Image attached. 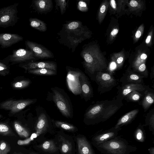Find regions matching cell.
I'll use <instances>...</instances> for the list:
<instances>
[{
  "label": "cell",
  "instance_id": "obj_1",
  "mask_svg": "<svg viewBox=\"0 0 154 154\" xmlns=\"http://www.w3.org/2000/svg\"><path fill=\"white\" fill-rule=\"evenodd\" d=\"M123 105L122 100L116 97L110 100L97 101L87 110L85 118L94 124L104 122L113 116Z\"/></svg>",
  "mask_w": 154,
  "mask_h": 154
},
{
  "label": "cell",
  "instance_id": "obj_2",
  "mask_svg": "<svg viewBox=\"0 0 154 154\" xmlns=\"http://www.w3.org/2000/svg\"><path fill=\"white\" fill-rule=\"evenodd\" d=\"M85 32L82 23L78 21L69 22L63 25L62 29L58 33L59 41L74 51L79 44L85 38Z\"/></svg>",
  "mask_w": 154,
  "mask_h": 154
},
{
  "label": "cell",
  "instance_id": "obj_3",
  "mask_svg": "<svg viewBox=\"0 0 154 154\" xmlns=\"http://www.w3.org/2000/svg\"><path fill=\"white\" fill-rule=\"evenodd\" d=\"M100 151L106 154H129L136 148L130 145L125 139L117 136L96 146Z\"/></svg>",
  "mask_w": 154,
  "mask_h": 154
},
{
  "label": "cell",
  "instance_id": "obj_4",
  "mask_svg": "<svg viewBox=\"0 0 154 154\" xmlns=\"http://www.w3.org/2000/svg\"><path fill=\"white\" fill-rule=\"evenodd\" d=\"M81 55L84 60V65L90 73L96 74L101 72L105 69L106 65L104 61L97 60L94 57L93 51L90 48H86L81 52Z\"/></svg>",
  "mask_w": 154,
  "mask_h": 154
},
{
  "label": "cell",
  "instance_id": "obj_5",
  "mask_svg": "<svg viewBox=\"0 0 154 154\" xmlns=\"http://www.w3.org/2000/svg\"><path fill=\"white\" fill-rule=\"evenodd\" d=\"M18 3L0 9V27L4 28L14 26L19 18L17 16Z\"/></svg>",
  "mask_w": 154,
  "mask_h": 154
},
{
  "label": "cell",
  "instance_id": "obj_6",
  "mask_svg": "<svg viewBox=\"0 0 154 154\" xmlns=\"http://www.w3.org/2000/svg\"><path fill=\"white\" fill-rule=\"evenodd\" d=\"M94 80L98 85V91L100 94L110 90L118 84V81L109 73L100 72L97 73Z\"/></svg>",
  "mask_w": 154,
  "mask_h": 154
},
{
  "label": "cell",
  "instance_id": "obj_7",
  "mask_svg": "<svg viewBox=\"0 0 154 154\" xmlns=\"http://www.w3.org/2000/svg\"><path fill=\"white\" fill-rule=\"evenodd\" d=\"M53 91L54 101L60 111L66 117H71V107L68 100L59 90L54 89Z\"/></svg>",
  "mask_w": 154,
  "mask_h": 154
},
{
  "label": "cell",
  "instance_id": "obj_8",
  "mask_svg": "<svg viewBox=\"0 0 154 154\" xmlns=\"http://www.w3.org/2000/svg\"><path fill=\"white\" fill-rule=\"evenodd\" d=\"M35 58L31 50L20 48L13 50L12 54L8 55L4 60L12 63H18L35 59Z\"/></svg>",
  "mask_w": 154,
  "mask_h": 154
},
{
  "label": "cell",
  "instance_id": "obj_9",
  "mask_svg": "<svg viewBox=\"0 0 154 154\" xmlns=\"http://www.w3.org/2000/svg\"><path fill=\"white\" fill-rule=\"evenodd\" d=\"M82 72L77 70L69 69L66 80L69 89L75 95L80 94L82 90L79 77Z\"/></svg>",
  "mask_w": 154,
  "mask_h": 154
},
{
  "label": "cell",
  "instance_id": "obj_10",
  "mask_svg": "<svg viewBox=\"0 0 154 154\" xmlns=\"http://www.w3.org/2000/svg\"><path fill=\"white\" fill-rule=\"evenodd\" d=\"M25 45L32 52L35 58L47 59L54 57L53 53L50 50L40 44L27 40L25 41Z\"/></svg>",
  "mask_w": 154,
  "mask_h": 154
},
{
  "label": "cell",
  "instance_id": "obj_11",
  "mask_svg": "<svg viewBox=\"0 0 154 154\" xmlns=\"http://www.w3.org/2000/svg\"><path fill=\"white\" fill-rule=\"evenodd\" d=\"M149 87V85L137 83H129L119 86L116 87L118 91L117 95L116 97L123 100L128 94L133 91H137L143 92Z\"/></svg>",
  "mask_w": 154,
  "mask_h": 154
},
{
  "label": "cell",
  "instance_id": "obj_12",
  "mask_svg": "<svg viewBox=\"0 0 154 154\" xmlns=\"http://www.w3.org/2000/svg\"><path fill=\"white\" fill-rule=\"evenodd\" d=\"M33 102L32 100L27 99L18 100H10L2 103L1 107L10 111L12 113H15L23 109Z\"/></svg>",
  "mask_w": 154,
  "mask_h": 154
},
{
  "label": "cell",
  "instance_id": "obj_13",
  "mask_svg": "<svg viewBox=\"0 0 154 154\" xmlns=\"http://www.w3.org/2000/svg\"><path fill=\"white\" fill-rule=\"evenodd\" d=\"M121 129V127L116 128L114 126L109 130L95 135L92 140L94 144L96 146L116 137L119 131Z\"/></svg>",
  "mask_w": 154,
  "mask_h": 154
},
{
  "label": "cell",
  "instance_id": "obj_14",
  "mask_svg": "<svg viewBox=\"0 0 154 154\" xmlns=\"http://www.w3.org/2000/svg\"><path fill=\"white\" fill-rule=\"evenodd\" d=\"M23 39V37L17 34L0 33V45L2 48H7L22 41Z\"/></svg>",
  "mask_w": 154,
  "mask_h": 154
},
{
  "label": "cell",
  "instance_id": "obj_15",
  "mask_svg": "<svg viewBox=\"0 0 154 154\" xmlns=\"http://www.w3.org/2000/svg\"><path fill=\"white\" fill-rule=\"evenodd\" d=\"M21 67L28 70L46 68L56 71L57 69L56 63L51 61L29 62L21 65Z\"/></svg>",
  "mask_w": 154,
  "mask_h": 154
},
{
  "label": "cell",
  "instance_id": "obj_16",
  "mask_svg": "<svg viewBox=\"0 0 154 154\" xmlns=\"http://www.w3.org/2000/svg\"><path fill=\"white\" fill-rule=\"evenodd\" d=\"M144 78L131 71L127 70L120 78L119 81L121 85L129 83H137L144 84L143 78Z\"/></svg>",
  "mask_w": 154,
  "mask_h": 154
},
{
  "label": "cell",
  "instance_id": "obj_17",
  "mask_svg": "<svg viewBox=\"0 0 154 154\" xmlns=\"http://www.w3.org/2000/svg\"><path fill=\"white\" fill-rule=\"evenodd\" d=\"M82 93L85 97L90 98L93 97V91L88 79L85 74L82 72L79 77Z\"/></svg>",
  "mask_w": 154,
  "mask_h": 154
},
{
  "label": "cell",
  "instance_id": "obj_18",
  "mask_svg": "<svg viewBox=\"0 0 154 154\" xmlns=\"http://www.w3.org/2000/svg\"><path fill=\"white\" fill-rule=\"evenodd\" d=\"M154 103V90L149 87L145 91L144 96L138 102L141 105L144 112H146Z\"/></svg>",
  "mask_w": 154,
  "mask_h": 154
},
{
  "label": "cell",
  "instance_id": "obj_19",
  "mask_svg": "<svg viewBox=\"0 0 154 154\" xmlns=\"http://www.w3.org/2000/svg\"><path fill=\"white\" fill-rule=\"evenodd\" d=\"M139 111L138 109H135L126 113L119 119L114 127H121L130 124L135 119Z\"/></svg>",
  "mask_w": 154,
  "mask_h": 154
},
{
  "label": "cell",
  "instance_id": "obj_20",
  "mask_svg": "<svg viewBox=\"0 0 154 154\" xmlns=\"http://www.w3.org/2000/svg\"><path fill=\"white\" fill-rule=\"evenodd\" d=\"M33 3L35 9L42 13L49 11L53 8L51 0H36L34 1Z\"/></svg>",
  "mask_w": 154,
  "mask_h": 154
},
{
  "label": "cell",
  "instance_id": "obj_21",
  "mask_svg": "<svg viewBox=\"0 0 154 154\" xmlns=\"http://www.w3.org/2000/svg\"><path fill=\"white\" fill-rule=\"evenodd\" d=\"M77 140L79 154H94L90 145L85 137H78Z\"/></svg>",
  "mask_w": 154,
  "mask_h": 154
},
{
  "label": "cell",
  "instance_id": "obj_22",
  "mask_svg": "<svg viewBox=\"0 0 154 154\" xmlns=\"http://www.w3.org/2000/svg\"><path fill=\"white\" fill-rule=\"evenodd\" d=\"M48 125V121L45 115L41 114L39 116L35 127L36 132L40 135L46 129Z\"/></svg>",
  "mask_w": 154,
  "mask_h": 154
},
{
  "label": "cell",
  "instance_id": "obj_23",
  "mask_svg": "<svg viewBox=\"0 0 154 154\" xmlns=\"http://www.w3.org/2000/svg\"><path fill=\"white\" fill-rule=\"evenodd\" d=\"M29 21L30 26L40 32H44L47 29L46 24L44 21L36 18H30Z\"/></svg>",
  "mask_w": 154,
  "mask_h": 154
},
{
  "label": "cell",
  "instance_id": "obj_24",
  "mask_svg": "<svg viewBox=\"0 0 154 154\" xmlns=\"http://www.w3.org/2000/svg\"><path fill=\"white\" fill-rule=\"evenodd\" d=\"M145 91H133L128 94L124 99L128 102H139L143 97Z\"/></svg>",
  "mask_w": 154,
  "mask_h": 154
},
{
  "label": "cell",
  "instance_id": "obj_25",
  "mask_svg": "<svg viewBox=\"0 0 154 154\" xmlns=\"http://www.w3.org/2000/svg\"><path fill=\"white\" fill-rule=\"evenodd\" d=\"M145 123L144 126H149V130L152 131L153 134L154 131V109H151L145 116Z\"/></svg>",
  "mask_w": 154,
  "mask_h": 154
},
{
  "label": "cell",
  "instance_id": "obj_26",
  "mask_svg": "<svg viewBox=\"0 0 154 154\" xmlns=\"http://www.w3.org/2000/svg\"><path fill=\"white\" fill-rule=\"evenodd\" d=\"M144 125L140 124L136 129L134 133V137L139 142H143L145 139Z\"/></svg>",
  "mask_w": 154,
  "mask_h": 154
},
{
  "label": "cell",
  "instance_id": "obj_27",
  "mask_svg": "<svg viewBox=\"0 0 154 154\" xmlns=\"http://www.w3.org/2000/svg\"><path fill=\"white\" fill-rule=\"evenodd\" d=\"M14 126L16 132L20 137L27 138L29 136V131L18 122H14Z\"/></svg>",
  "mask_w": 154,
  "mask_h": 154
},
{
  "label": "cell",
  "instance_id": "obj_28",
  "mask_svg": "<svg viewBox=\"0 0 154 154\" xmlns=\"http://www.w3.org/2000/svg\"><path fill=\"white\" fill-rule=\"evenodd\" d=\"M28 73L38 75H53L56 74V71L46 69H37L28 70Z\"/></svg>",
  "mask_w": 154,
  "mask_h": 154
},
{
  "label": "cell",
  "instance_id": "obj_29",
  "mask_svg": "<svg viewBox=\"0 0 154 154\" xmlns=\"http://www.w3.org/2000/svg\"><path fill=\"white\" fill-rule=\"evenodd\" d=\"M40 147L45 151L51 152H54L57 149L54 143L51 140L45 141L41 144Z\"/></svg>",
  "mask_w": 154,
  "mask_h": 154
},
{
  "label": "cell",
  "instance_id": "obj_30",
  "mask_svg": "<svg viewBox=\"0 0 154 154\" xmlns=\"http://www.w3.org/2000/svg\"><path fill=\"white\" fill-rule=\"evenodd\" d=\"M55 124L56 126L65 130L73 131L75 129V127L72 125L65 122L60 121H56Z\"/></svg>",
  "mask_w": 154,
  "mask_h": 154
},
{
  "label": "cell",
  "instance_id": "obj_31",
  "mask_svg": "<svg viewBox=\"0 0 154 154\" xmlns=\"http://www.w3.org/2000/svg\"><path fill=\"white\" fill-rule=\"evenodd\" d=\"M61 146V150L64 154H67L71 150L72 145L71 143L63 138Z\"/></svg>",
  "mask_w": 154,
  "mask_h": 154
},
{
  "label": "cell",
  "instance_id": "obj_32",
  "mask_svg": "<svg viewBox=\"0 0 154 154\" xmlns=\"http://www.w3.org/2000/svg\"><path fill=\"white\" fill-rule=\"evenodd\" d=\"M10 128L7 125L0 123V134L5 136L13 135Z\"/></svg>",
  "mask_w": 154,
  "mask_h": 154
},
{
  "label": "cell",
  "instance_id": "obj_33",
  "mask_svg": "<svg viewBox=\"0 0 154 154\" xmlns=\"http://www.w3.org/2000/svg\"><path fill=\"white\" fill-rule=\"evenodd\" d=\"M11 147L9 144L4 140L0 141V154H8Z\"/></svg>",
  "mask_w": 154,
  "mask_h": 154
},
{
  "label": "cell",
  "instance_id": "obj_34",
  "mask_svg": "<svg viewBox=\"0 0 154 154\" xmlns=\"http://www.w3.org/2000/svg\"><path fill=\"white\" fill-rule=\"evenodd\" d=\"M40 134L36 132L31 135L30 137L27 139L23 140H19L17 142V144L19 145H23L28 144L31 141L34 140Z\"/></svg>",
  "mask_w": 154,
  "mask_h": 154
},
{
  "label": "cell",
  "instance_id": "obj_35",
  "mask_svg": "<svg viewBox=\"0 0 154 154\" xmlns=\"http://www.w3.org/2000/svg\"><path fill=\"white\" fill-rule=\"evenodd\" d=\"M30 83L29 80H23L14 83L13 84V87L16 88H22L28 86Z\"/></svg>",
  "mask_w": 154,
  "mask_h": 154
},
{
  "label": "cell",
  "instance_id": "obj_36",
  "mask_svg": "<svg viewBox=\"0 0 154 154\" xmlns=\"http://www.w3.org/2000/svg\"><path fill=\"white\" fill-rule=\"evenodd\" d=\"M56 6L60 7L61 14H63L66 10L67 3L65 0H56Z\"/></svg>",
  "mask_w": 154,
  "mask_h": 154
},
{
  "label": "cell",
  "instance_id": "obj_37",
  "mask_svg": "<svg viewBox=\"0 0 154 154\" xmlns=\"http://www.w3.org/2000/svg\"><path fill=\"white\" fill-rule=\"evenodd\" d=\"M77 8L79 11L82 12H85L88 9L86 3L83 1H80L79 2Z\"/></svg>",
  "mask_w": 154,
  "mask_h": 154
},
{
  "label": "cell",
  "instance_id": "obj_38",
  "mask_svg": "<svg viewBox=\"0 0 154 154\" xmlns=\"http://www.w3.org/2000/svg\"><path fill=\"white\" fill-rule=\"evenodd\" d=\"M106 5L104 4L101 6L100 10V14H103L105 13L106 11Z\"/></svg>",
  "mask_w": 154,
  "mask_h": 154
},
{
  "label": "cell",
  "instance_id": "obj_39",
  "mask_svg": "<svg viewBox=\"0 0 154 154\" xmlns=\"http://www.w3.org/2000/svg\"><path fill=\"white\" fill-rule=\"evenodd\" d=\"M123 58L122 57H119L117 59L116 62L119 67H120L121 66V64L123 61Z\"/></svg>",
  "mask_w": 154,
  "mask_h": 154
},
{
  "label": "cell",
  "instance_id": "obj_40",
  "mask_svg": "<svg viewBox=\"0 0 154 154\" xmlns=\"http://www.w3.org/2000/svg\"><path fill=\"white\" fill-rule=\"evenodd\" d=\"M130 5L131 7H135L138 5V3L136 1L132 0L130 1Z\"/></svg>",
  "mask_w": 154,
  "mask_h": 154
},
{
  "label": "cell",
  "instance_id": "obj_41",
  "mask_svg": "<svg viewBox=\"0 0 154 154\" xmlns=\"http://www.w3.org/2000/svg\"><path fill=\"white\" fill-rule=\"evenodd\" d=\"M110 4L112 7L114 9L116 8V2L114 0H111L110 1Z\"/></svg>",
  "mask_w": 154,
  "mask_h": 154
},
{
  "label": "cell",
  "instance_id": "obj_42",
  "mask_svg": "<svg viewBox=\"0 0 154 154\" xmlns=\"http://www.w3.org/2000/svg\"><path fill=\"white\" fill-rule=\"evenodd\" d=\"M118 32V29H114L111 32V35L112 36L116 35Z\"/></svg>",
  "mask_w": 154,
  "mask_h": 154
},
{
  "label": "cell",
  "instance_id": "obj_43",
  "mask_svg": "<svg viewBox=\"0 0 154 154\" xmlns=\"http://www.w3.org/2000/svg\"><path fill=\"white\" fill-rule=\"evenodd\" d=\"M141 35V32L140 30H138L136 32L135 36L137 38H138L140 37Z\"/></svg>",
  "mask_w": 154,
  "mask_h": 154
},
{
  "label": "cell",
  "instance_id": "obj_44",
  "mask_svg": "<svg viewBox=\"0 0 154 154\" xmlns=\"http://www.w3.org/2000/svg\"><path fill=\"white\" fill-rule=\"evenodd\" d=\"M116 67V64L115 62H112L110 65V69L111 70L115 69Z\"/></svg>",
  "mask_w": 154,
  "mask_h": 154
},
{
  "label": "cell",
  "instance_id": "obj_45",
  "mask_svg": "<svg viewBox=\"0 0 154 154\" xmlns=\"http://www.w3.org/2000/svg\"><path fill=\"white\" fill-rule=\"evenodd\" d=\"M151 38V36L149 35L147 37L146 40V44H148L149 43Z\"/></svg>",
  "mask_w": 154,
  "mask_h": 154
},
{
  "label": "cell",
  "instance_id": "obj_46",
  "mask_svg": "<svg viewBox=\"0 0 154 154\" xmlns=\"http://www.w3.org/2000/svg\"><path fill=\"white\" fill-rule=\"evenodd\" d=\"M150 154H154V148L151 147L148 149Z\"/></svg>",
  "mask_w": 154,
  "mask_h": 154
},
{
  "label": "cell",
  "instance_id": "obj_47",
  "mask_svg": "<svg viewBox=\"0 0 154 154\" xmlns=\"http://www.w3.org/2000/svg\"><path fill=\"white\" fill-rule=\"evenodd\" d=\"M150 78L151 80L153 79L154 78V69H152V70L151 71V72L150 74Z\"/></svg>",
  "mask_w": 154,
  "mask_h": 154
},
{
  "label": "cell",
  "instance_id": "obj_48",
  "mask_svg": "<svg viewBox=\"0 0 154 154\" xmlns=\"http://www.w3.org/2000/svg\"><path fill=\"white\" fill-rule=\"evenodd\" d=\"M7 67H4L2 66H0V71L4 70L7 69Z\"/></svg>",
  "mask_w": 154,
  "mask_h": 154
},
{
  "label": "cell",
  "instance_id": "obj_49",
  "mask_svg": "<svg viewBox=\"0 0 154 154\" xmlns=\"http://www.w3.org/2000/svg\"><path fill=\"white\" fill-rule=\"evenodd\" d=\"M0 66L7 67V66L5 64L1 62H0Z\"/></svg>",
  "mask_w": 154,
  "mask_h": 154
},
{
  "label": "cell",
  "instance_id": "obj_50",
  "mask_svg": "<svg viewBox=\"0 0 154 154\" xmlns=\"http://www.w3.org/2000/svg\"><path fill=\"white\" fill-rule=\"evenodd\" d=\"M13 154H23L19 152H14Z\"/></svg>",
  "mask_w": 154,
  "mask_h": 154
},
{
  "label": "cell",
  "instance_id": "obj_51",
  "mask_svg": "<svg viewBox=\"0 0 154 154\" xmlns=\"http://www.w3.org/2000/svg\"><path fill=\"white\" fill-rule=\"evenodd\" d=\"M30 154H38L35 153V152H30Z\"/></svg>",
  "mask_w": 154,
  "mask_h": 154
},
{
  "label": "cell",
  "instance_id": "obj_52",
  "mask_svg": "<svg viewBox=\"0 0 154 154\" xmlns=\"http://www.w3.org/2000/svg\"><path fill=\"white\" fill-rule=\"evenodd\" d=\"M1 116L0 115V118L1 117Z\"/></svg>",
  "mask_w": 154,
  "mask_h": 154
}]
</instances>
